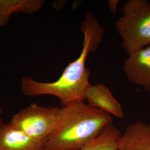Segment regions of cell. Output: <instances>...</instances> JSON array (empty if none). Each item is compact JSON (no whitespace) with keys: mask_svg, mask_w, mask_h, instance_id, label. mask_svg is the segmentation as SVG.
Here are the masks:
<instances>
[{"mask_svg":"<svg viewBox=\"0 0 150 150\" xmlns=\"http://www.w3.org/2000/svg\"><path fill=\"white\" fill-rule=\"evenodd\" d=\"M59 110V107L33 103L13 115L8 123L45 145L56 126Z\"/></svg>","mask_w":150,"mask_h":150,"instance_id":"cell-4","label":"cell"},{"mask_svg":"<svg viewBox=\"0 0 150 150\" xmlns=\"http://www.w3.org/2000/svg\"><path fill=\"white\" fill-rule=\"evenodd\" d=\"M123 69L131 83L150 92V45L129 55Z\"/></svg>","mask_w":150,"mask_h":150,"instance_id":"cell-5","label":"cell"},{"mask_svg":"<svg viewBox=\"0 0 150 150\" xmlns=\"http://www.w3.org/2000/svg\"><path fill=\"white\" fill-rule=\"evenodd\" d=\"M111 115L77 101L59 108L57 121L44 150H79L112 123Z\"/></svg>","mask_w":150,"mask_h":150,"instance_id":"cell-2","label":"cell"},{"mask_svg":"<svg viewBox=\"0 0 150 150\" xmlns=\"http://www.w3.org/2000/svg\"><path fill=\"white\" fill-rule=\"evenodd\" d=\"M45 144L30 137L9 123L0 126V150H44Z\"/></svg>","mask_w":150,"mask_h":150,"instance_id":"cell-7","label":"cell"},{"mask_svg":"<svg viewBox=\"0 0 150 150\" xmlns=\"http://www.w3.org/2000/svg\"><path fill=\"white\" fill-rule=\"evenodd\" d=\"M3 108L0 107V126L2 124V123L3 122L2 121V113H3Z\"/></svg>","mask_w":150,"mask_h":150,"instance_id":"cell-13","label":"cell"},{"mask_svg":"<svg viewBox=\"0 0 150 150\" xmlns=\"http://www.w3.org/2000/svg\"><path fill=\"white\" fill-rule=\"evenodd\" d=\"M80 27L83 35L80 56L68 64L61 76L54 82H40L28 76L22 77L20 87L25 96H54L59 99L62 107L77 101H85L86 90L91 85L90 71L86 67V59L88 54L94 52L102 42L104 28L89 10L86 11Z\"/></svg>","mask_w":150,"mask_h":150,"instance_id":"cell-1","label":"cell"},{"mask_svg":"<svg viewBox=\"0 0 150 150\" xmlns=\"http://www.w3.org/2000/svg\"><path fill=\"white\" fill-rule=\"evenodd\" d=\"M92 107L120 118H123L124 112L121 103L113 96L108 87L101 83L91 84L85 95V101Z\"/></svg>","mask_w":150,"mask_h":150,"instance_id":"cell-6","label":"cell"},{"mask_svg":"<svg viewBox=\"0 0 150 150\" xmlns=\"http://www.w3.org/2000/svg\"><path fill=\"white\" fill-rule=\"evenodd\" d=\"M10 17L0 16V28L7 25L10 21Z\"/></svg>","mask_w":150,"mask_h":150,"instance_id":"cell-12","label":"cell"},{"mask_svg":"<svg viewBox=\"0 0 150 150\" xmlns=\"http://www.w3.org/2000/svg\"><path fill=\"white\" fill-rule=\"evenodd\" d=\"M45 2L44 0H0V16L10 17L18 13L32 15L40 11Z\"/></svg>","mask_w":150,"mask_h":150,"instance_id":"cell-9","label":"cell"},{"mask_svg":"<svg viewBox=\"0 0 150 150\" xmlns=\"http://www.w3.org/2000/svg\"><path fill=\"white\" fill-rule=\"evenodd\" d=\"M118 150H150V123H131L122 134Z\"/></svg>","mask_w":150,"mask_h":150,"instance_id":"cell-8","label":"cell"},{"mask_svg":"<svg viewBox=\"0 0 150 150\" xmlns=\"http://www.w3.org/2000/svg\"><path fill=\"white\" fill-rule=\"evenodd\" d=\"M108 5L109 6L110 10L111 12L112 13L113 15L115 14V13L117 12V4H118V1L117 0H111L108 1Z\"/></svg>","mask_w":150,"mask_h":150,"instance_id":"cell-11","label":"cell"},{"mask_svg":"<svg viewBox=\"0 0 150 150\" xmlns=\"http://www.w3.org/2000/svg\"><path fill=\"white\" fill-rule=\"evenodd\" d=\"M122 46L129 55L150 45V2L147 0H129L124 5L122 15L115 22Z\"/></svg>","mask_w":150,"mask_h":150,"instance_id":"cell-3","label":"cell"},{"mask_svg":"<svg viewBox=\"0 0 150 150\" xmlns=\"http://www.w3.org/2000/svg\"><path fill=\"white\" fill-rule=\"evenodd\" d=\"M121 136L120 130L112 123L96 139L79 150H118Z\"/></svg>","mask_w":150,"mask_h":150,"instance_id":"cell-10","label":"cell"}]
</instances>
